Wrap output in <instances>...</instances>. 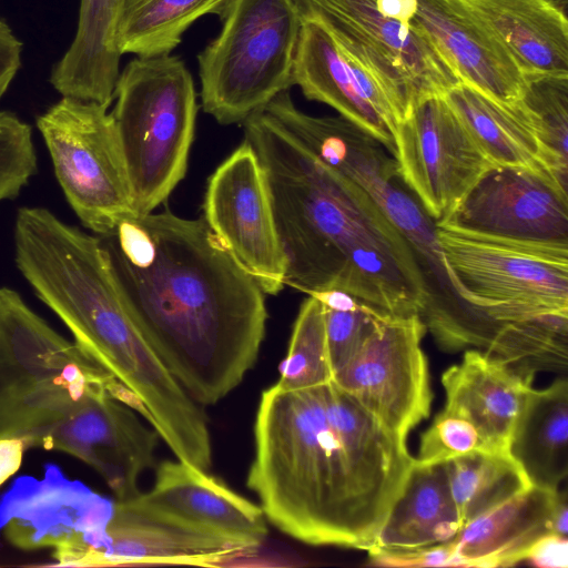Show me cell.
<instances>
[{
    "mask_svg": "<svg viewBox=\"0 0 568 568\" xmlns=\"http://www.w3.org/2000/svg\"><path fill=\"white\" fill-rule=\"evenodd\" d=\"M97 236L131 316L187 394L213 405L236 388L265 336V293L204 217L133 214Z\"/></svg>",
    "mask_w": 568,
    "mask_h": 568,
    "instance_id": "6da1fadb",
    "label": "cell"
},
{
    "mask_svg": "<svg viewBox=\"0 0 568 568\" xmlns=\"http://www.w3.org/2000/svg\"><path fill=\"white\" fill-rule=\"evenodd\" d=\"M415 458L333 381L264 389L246 486L267 519L311 546L366 550L399 497Z\"/></svg>",
    "mask_w": 568,
    "mask_h": 568,
    "instance_id": "7a4b0ae2",
    "label": "cell"
},
{
    "mask_svg": "<svg viewBox=\"0 0 568 568\" xmlns=\"http://www.w3.org/2000/svg\"><path fill=\"white\" fill-rule=\"evenodd\" d=\"M265 173L285 285L337 288L390 316H422L427 291L415 254L372 196L331 169L263 110L243 122Z\"/></svg>",
    "mask_w": 568,
    "mask_h": 568,
    "instance_id": "3957f363",
    "label": "cell"
},
{
    "mask_svg": "<svg viewBox=\"0 0 568 568\" xmlns=\"http://www.w3.org/2000/svg\"><path fill=\"white\" fill-rule=\"evenodd\" d=\"M16 264L74 342L126 390L175 458L212 465L206 415L175 379L126 308L99 237L44 207H21L14 222Z\"/></svg>",
    "mask_w": 568,
    "mask_h": 568,
    "instance_id": "277c9868",
    "label": "cell"
},
{
    "mask_svg": "<svg viewBox=\"0 0 568 568\" xmlns=\"http://www.w3.org/2000/svg\"><path fill=\"white\" fill-rule=\"evenodd\" d=\"M435 226L452 287L488 329L486 354L493 355L518 323L568 316V244Z\"/></svg>",
    "mask_w": 568,
    "mask_h": 568,
    "instance_id": "5b68a950",
    "label": "cell"
},
{
    "mask_svg": "<svg viewBox=\"0 0 568 568\" xmlns=\"http://www.w3.org/2000/svg\"><path fill=\"white\" fill-rule=\"evenodd\" d=\"M114 99L133 211L145 215L185 175L197 113L194 80L179 55L136 57L119 73Z\"/></svg>",
    "mask_w": 568,
    "mask_h": 568,
    "instance_id": "8992f818",
    "label": "cell"
},
{
    "mask_svg": "<svg viewBox=\"0 0 568 568\" xmlns=\"http://www.w3.org/2000/svg\"><path fill=\"white\" fill-rule=\"evenodd\" d=\"M114 381L18 292L0 287V438L26 445Z\"/></svg>",
    "mask_w": 568,
    "mask_h": 568,
    "instance_id": "52a82bcc",
    "label": "cell"
},
{
    "mask_svg": "<svg viewBox=\"0 0 568 568\" xmlns=\"http://www.w3.org/2000/svg\"><path fill=\"white\" fill-rule=\"evenodd\" d=\"M301 23L316 21L379 82L398 122L459 79L415 21L416 0H287Z\"/></svg>",
    "mask_w": 568,
    "mask_h": 568,
    "instance_id": "ba28073f",
    "label": "cell"
},
{
    "mask_svg": "<svg viewBox=\"0 0 568 568\" xmlns=\"http://www.w3.org/2000/svg\"><path fill=\"white\" fill-rule=\"evenodd\" d=\"M222 23L197 64L203 111L229 125L293 87L302 23L287 0H235Z\"/></svg>",
    "mask_w": 568,
    "mask_h": 568,
    "instance_id": "9c48e42d",
    "label": "cell"
},
{
    "mask_svg": "<svg viewBox=\"0 0 568 568\" xmlns=\"http://www.w3.org/2000/svg\"><path fill=\"white\" fill-rule=\"evenodd\" d=\"M108 108L62 97L37 119L70 206L95 235L134 214L119 135Z\"/></svg>",
    "mask_w": 568,
    "mask_h": 568,
    "instance_id": "30bf717a",
    "label": "cell"
},
{
    "mask_svg": "<svg viewBox=\"0 0 568 568\" xmlns=\"http://www.w3.org/2000/svg\"><path fill=\"white\" fill-rule=\"evenodd\" d=\"M422 317L384 316L332 381L389 430L407 438L430 414Z\"/></svg>",
    "mask_w": 568,
    "mask_h": 568,
    "instance_id": "8fae6325",
    "label": "cell"
},
{
    "mask_svg": "<svg viewBox=\"0 0 568 568\" xmlns=\"http://www.w3.org/2000/svg\"><path fill=\"white\" fill-rule=\"evenodd\" d=\"M394 142L398 178L435 224L493 166L443 95L417 103L397 123Z\"/></svg>",
    "mask_w": 568,
    "mask_h": 568,
    "instance_id": "7c38bea8",
    "label": "cell"
},
{
    "mask_svg": "<svg viewBox=\"0 0 568 568\" xmlns=\"http://www.w3.org/2000/svg\"><path fill=\"white\" fill-rule=\"evenodd\" d=\"M113 504L47 465L41 478L22 476L0 498V536L31 551L53 549L54 567H75L97 542Z\"/></svg>",
    "mask_w": 568,
    "mask_h": 568,
    "instance_id": "4fadbf2b",
    "label": "cell"
},
{
    "mask_svg": "<svg viewBox=\"0 0 568 568\" xmlns=\"http://www.w3.org/2000/svg\"><path fill=\"white\" fill-rule=\"evenodd\" d=\"M203 211L212 232L262 291H282L286 260L268 186L260 159L245 140L210 176Z\"/></svg>",
    "mask_w": 568,
    "mask_h": 568,
    "instance_id": "5bb4252c",
    "label": "cell"
},
{
    "mask_svg": "<svg viewBox=\"0 0 568 568\" xmlns=\"http://www.w3.org/2000/svg\"><path fill=\"white\" fill-rule=\"evenodd\" d=\"M160 435L106 389L89 396L64 418L32 437L27 448L69 454L92 467L116 500L140 494L141 476L156 466Z\"/></svg>",
    "mask_w": 568,
    "mask_h": 568,
    "instance_id": "9a60e30c",
    "label": "cell"
},
{
    "mask_svg": "<svg viewBox=\"0 0 568 568\" xmlns=\"http://www.w3.org/2000/svg\"><path fill=\"white\" fill-rule=\"evenodd\" d=\"M481 234L568 244V193L549 173L489 168L440 223Z\"/></svg>",
    "mask_w": 568,
    "mask_h": 568,
    "instance_id": "2e32d148",
    "label": "cell"
},
{
    "mask_svg": "<svg viewBox=\"0 0 568 568\" xmlns=\"http://www.w3.org/2000/svg\"><path fill=\"white\" fill-rule=\"evenodd\" d=\"M138 510L165 523L232 541L252 555L268 535L260 505L183 460L155 466L152 487L126 500Z\"/></svg>",
    "mask_w": 568,
    "mask_h": 568,
    "instance_id": "e0dca14e",
    "label": "cell"
},
{
    "mask_svg": "<svg viewBox=\"0 0 568 568\" xmlns=\"http://www.w3.org/2000/svg\"><path fill=\"white\" fill-rule=\"evenodd\" d=\"M293 85L325 103L376 139L394 158L398 123L376 78L316 21L302 23L293 65Z\"/></svg>",
    "mask_w": 568,
    "mask_h": 568,
    "instance_id": "ac0fdd59",
    "label": "cell"
},
{
    "mask_svg": "<svg viewBox=\"0 0 568 568\" xmlns=\"http://www.w3.org/2000/svg\"><path fill=\"white\" fill-rule=\"evenodd\" d=\"M247 555L232 541L165 523L116 500L100 538L75 567H216Z\"/></svg>",
    "mask_w": 568,
    "mask_h": 568,
    "instance_id": "d6986e66",
    "label": "cell"
},
{
    "mask_svg": "<svg viewBox=\"0 0 568 568\" xmlns=\"http://www.w3.org/2000/svg\"><path fill=\"white\" fill-rule=\"evenodd\" d=\"M415 21L460 82L505 103L521 100L527 73L464 0H416Z\"/></svg>",
    "mask_w": 568,
    "mask_h": 568,
    "instance_id": "ffe728a7",
    "label": "cell"
},
{
    "mask_svg": "<svg viewBox=\"0 0 568 568\" xmlns=\"http://www.w3.org/2000/svg\"><path fill=\"white\" fill-rule=\"evenodd\" d=\"M534 377L483 351L470 348L442 375L445 414L470 422L489 449L509 450Z\"/></svg>",
    "mask_w": 568,
    "mask_h": 568,
    "instance_id": "44dd1931",
    "label": "cell"
},
{
    "mask_svg": "<svg viewBox=\"0 0 568 568\" xmlns=\"http://www.w3.org/2000/svg\"><path fill=\"white\" fill-rule=\"evenodd\" d=\"M558 490L530 486L466 523L454 539L458 567H510L552 532Z\"/></svg>",
    "mask_w": 568,
    "mask_h": 568,
    "instance_id": "7402d4cb",
    "label": "cell"
},
{
    "mask_svg": "<svg viewBox=\"0 0 568 568\" xmlns=\"http://www.w3.org/2000/svg\"><path fill=\"white\" fill-rule=\"evenodd\" d=\"M526 73L568 74L567 0H464Z\"/></svg>",
    "mask_w": 568,
    "mask_h": 568,
    "instance_id": "603a6c76",
    "label": "cell"
},
{
    "mask_svg": "<svg viewBox=\"0 0 568 568\" xmlns=\"http://www.w3.org/2000/svg\"><path fill=\"white\" fill-rule=\"evenodd\" d=\"M463 527L445 468L414 462L368 555L409 551L454 540Z\"/></svg>",
    "mask_w": 568,
    "mask_h": 568,
    "instance_id": "cb8c5ba5",
    "label": "cell"
},
{
    "mask_svg": "<svg viewBox=\"0 0 568 568\" xmlns=\"http://www.w3.org/2000/svg\"><path fill=\"white\" fill-rule=\"evenodd\" d=\"M124 0H80L77 31L50 82L62 97L110 106L120 73L115 31Z\"/></svg>",
    "mask_w": 568,
    "mask_h": 568,
    "instance_id": "d4e9b609",
    "label": "cell"
},
{
    "mask_svg": "<svg viewBox=\"0 0 568 568\" xmlns=\"http://www.w3.org/2000/svg\"><path fill=\"white\" fill-rule=\"evenodd\" d=\"M443 98L491 165L545 169L540 148L521 102L505 103L463 82Z\"/></svg>",
    "mask_w": 568,
    "mask_h": 568,
    "instance_id": "484cf974",
    "label": "cell"
},
{
    "mask_svg": "<svg viewBox=\"0 0 568 568\" xmlns=\"http://www.w3.org/2000/svg\"><path fill=\"white\" fill-rule=\"evenodd\" d=\"M532 486L558 490L568 475V382L531 389L509 444Z\"/></svg>",
    "mask_w": 568,
    "mask_h": 568,
    "instance_id": "4316f807",
    "label": "cell"
},
{
    "mask_svg": "<svg viewBox=\"0 0 568 568\" xmlns=\"http://www.w3.org/2000/svg\"><path fill=\"white\" fill-rule=\"evenodd\" d=\"M235 0H124L115 43L121 54L140 58L168 55L200 18L213 14L222 22Z\"/></svg>",
    "mask_w": 568,
    "mask_h": 568,
    "instance_id": "83f0119b",
    "label": "cell"
},
{
    "mask_svg": "<svg viewBox=\"0 0 568 568\" xmlns=\"http://www.w3.org/2000/svg\"><path fill=\"white\" fill-rule=\"evenodd\" d=\"M443 465L463 526L531 486L509 450L481 448Z\"/></svg>",
    "mask_w": 568,
    "mask_h": 568,
    "instance_id": "f1b7e54d",
    "label": "cell"
},
{
    "mask_svg": "<svg viewBox=\"0 0 568 568\" xmlns=\"http://www.w3.org/2000/svg\"><path fill=\"white\" fill-rule=\"evenodd\" d=\"M520 102L532 124L545 169L567 190L568 74L527 73Z\"/></svg>",
    "mask_w": 568,
    "mask_h": 568,
    "instance_id": "f546056e",
    "label": "cell"
},
{
    "mask_svg": "<svg viewBox=\"0 0 568 568\" xmlns=\"http://www.w3.org/2000/svg\"><path fill=\"white\" fill-rule=\"evenodd\" d=\"M276 385L303 389L331 382L325 320L322 303L308 295L301 304L294 322L287 353L280 367Z\"/></svg>",
    "mask_w": 568,
    "mask_h": 568,
    "instance_id": "4dcf8cb0",
    "label": "cell"
},
{
    "mask_svg": "<svg viewBox=\"0 0 568 568\" xmlns=\"http://www.w3.org/2000/svg\"><path fill=\"white\" fill-rule=\"evenodd\" d=\"M310 295L317 297L323 306L327 352L334 375L386 314L337 288Z\"/></svg>",
    "mask_w": 568,
    "mask_h": 568,
    "instance_id": "1f68e13d",
    "label": "cell"
},
{
    "mask_svg": "<svg viewBox=\"0 0 568 568\" xmlns=\"http://www.w3.org/2000/svg\"><path fill=\"white\" fill-rule=\"evenodd\" d=\"M37 171L31 126L0 111V202L16 197Z\"/></svg>",
    "mask_w": 568,
    "mask_h": 568,
    "instance_id": "d6a6232c",
    "label": "cell"
},
{
    "mask_svg": "<svg viewBox=\"0 0 568 568\" xmlns=\"http://www.w3.org/2000/svg\"><path fill=\"white\" fill-rule=\"evenodd\" d=\"M481 448L486 447L470 422L440 412L422 435L415 459L419 464H439Z\"/></svg>",
    "mask_w": 568,
    "mask_h": 568,
    "instance_id": "836d02e7",
    "label": "cell"
},
{
    "mask_svg": "<svg viewBox=\"0 0 568 568\" xmlns=\"http://www.w3.org/2000/svg\"><path fill=\"white\" fill-rule=\"evenodd\" d=\"M369 561L383 567H458L454 540L409 551L372 555Z\"/></svg>",
    "mask_w": 568,
    "mask_h": 568,
    "instance_id": "e575fe53",
    "label": "cell"
},
{
    "mask_svg": "<svg viewBox=\"0 0 568 568\" xmlns=\"http://www.w3.org/2000/svg\"><path fill=\"white\" fill-rule=\"evenodd\" d=\"M525 560L539 568L568 567V539L555 532L540 537L529 549Z\"/></svg>",
    "mask_w": 568,
    "mask_h": 568,
    "instance_id": "d590c367",
    "label": "cell"
},
{
    "mask_svg": "<svg viewBox=\"0 0 568 568\" xmlns=\"http://www.w3.org/2000/svg\"><path fill=\"white\" fill-rule=\"evenodd\" d=\"M22 43L7 22L0 19V99L21 65Z\"/></svg>",
    "mask_w": 568,
    "mask_h": 568,
    "instance_id": "8d00e7d4",
    "label": "cell"
},
{
    "mask_svg": "<svg viewBox=\"0 0 568 568\" xmlns=\"http://www.w3.org/2000/svg\"><path fill=\"white\" fill-rule=\"evenodd\" d=\"M26 449L21 438H0V486L20 469Z\"/></svg>",
    "mask_w": 568,
    "mask_h": 568,
    "instance_id": "74e56055",
    "label": "cell"
},
{
    "mask_svg": "<svg viewBox=\"0 0 568 568\" xmlns=\"http://www.w3.org/2000/svg\"><path fill=\"white\" fill-rule=\"evenodd\" d=\"M552 532L567 536L568 534V504L566 491H558L552 514Z\"/></svg>",
    "mask_w": 568,
    "mask_h": 568,
    "instance_id": "f35d334b",
    "label": "cell"
}]
</instances>
